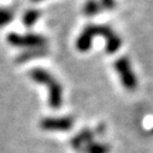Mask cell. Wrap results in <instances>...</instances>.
I'll use <instances>...</instances> for the list:
<instances>
[{
    "instance_id": "9",
    "label": "cell",
    "mask_w": 153,
    "mask_h": 153,
    "mask_svg": "<svg viewBox=\"0 0 153 153\" xmlns=\"http://www.w3.org/2000/svg\"><path fill=\"white\" fill-rule=\"evenodd\" d=\"M46 53H47V51H46L45 48H34V50H30V51H25V52H23V53L17 58V62H18V63H24V62H27V60H29V59L45 56Z\"/></svg>"
},
{
    "instance_id": "4",
    "label": "cell",
    "mask_w": 153,
    "mask_h": 153,
    "mask_svg": "<svg viewBox=\"0 0 153 153\" xmlns=\"http://www.w3.org/2000/svg\"><path fill=\"white\" fill-rule=\"evenodd\" d=\"M7 41L16 47H44L47 40L42 35L37 34H27V35H18L16 33H11L7 36Z\"/></svg>"
},
{
    "instance_id": "13",
    "label": "cell",
    "mask_w": 153,
    "mask_h": 153,
    "mask_svg": "<svg viewBox=\"0 0 153 153\" xmlns=\"http://www.w3.org/2000/svg\"><path fill=\"white\" fill-rule=\"evenodd\" d=\"M151 134H153V128H152V130H151Z\"/></svg>"
},
{
    "instance_id": "2",
    "label": "cell",
    "mask_w": 153,
    "mask_h": 153,
    "mask_svg": "<svg viewBox=\"0 0 153 153\" xmlns=\"http://www.w3.org/2000/svg\"><path fill=\"white\" fill-rule=\"evenodd\" d=\"M30 77L34 82L45 85L50 91L48 104L53 110H58L63 104V89L62 85L53 77V76L41 68H35L30 72Z\"/></svg>"
},
{
    "instance_id": "6",
    "label": "cell",
    "mask_w": 153,
    "mask_h": 153,
    "mask_svg": "<svg viewBox=\"0 0 153 153\" xmlns=\"http://www.w3.org/2000/svg\"><path fill=\"white\" fill-rule=\"evenodd\" d=\"M93 137H94V133L91 129L86 128L80 134H77L75 137H72V140L70 141V143H71V146H72V148L75 151L82 153L85 146L88 145L89 142H92L93 141Z\"/></svg>"
},
{
    "instance_id": "8",
    "label": "cell",
    "mask_w": 153,
    "mask_h": 153,
    "mask_svg": "<svg viewBox=\"0 0 153 153\" xmlns=\"http://www.w3.org/2000/svg\"><path fill=\"white\" fill-rule=\"evenodd\" d=\"M41 16V11L39 10H35V9H31V10H28L24 15H23V24L27 27V28H31L36 21L40 18Z\"/></svg>"
},
{
    "instance_id": "14",
    "label": "cell",
    "mask_w": 153,
    "mask_h": 153,
    "mask_svg": "<svg viewBox=\"0 0 153 153\" xmlns=\"http://www.w3.org/2000/svg\"><path fill=\"white\" fill-rule=\"evenodd\" d=\"M33 1H40V0H33Z\"/></svg>"
},
{
    "instance_id": "1",
    "label": "cell",
    "mask_w": 153,
    "mask_h": 153,
    "mask_svg": "<svg viewBox=\"0 0 153 153\" xmlns=\"http://www.w3.org/2000/svg\"><path fill=\"white\" fill-rule=\"evenodd\" d=\"M102 36L106 40V52L110 54L116 53L121 47V39L120 36L114 33L110 27L106 25H87L81 35L79 36L77 41H76V47L80 52H87L89 51L92 46V40L94 36Z\"/></svg>"
},
{
    "instance_id": "5",
    "label": "cell",
    "mask_w": 153,
    "mask_h": 153,
    "mask_svg": "<svg viewBox=\"0 0 153 153\" xmlns=\"http://www.w3.org/2000/svg\"><path fill=\"white\" fill-rule=\"evenodd\" d=\"M74 120L71 117H46L41 120L40 127L47 131H68L72 128Z\"/></svg>"
},
{
    "instance_id": "10",
    "label": "cell",
    "mask_w": 153,
    "mask_h": 153,
    "mask_svg": "<svg viewBox=\"0 0 153 153\" xmlns=\"http://www.w3.org/2000/svg\"><path fill=\"white\" fill-rule=\"evenodd\" d=\"M100 10H101V5L97 0H87V3L85 4L83 7V12L86 16H94L99 13Z\"/></svg>"
},
{
    "instance_id": "7",
    "label": "cell",
    "mask_w": 153,
    "mask_h": 153,
    "mask_svg": "<svg viewBox=\"0 0 153 153\" xmlns=\"http://www.w3.org/2000/svg\"><path fill=\"white\" fill-rule=\"evenodd\" d=\"M108 152H110V146L107 143L94 142V141L86 145L82 151V153H108Z\"/></svg>"
},
{
    "instance_id": "12",
    "label": "cell",
    "mask_w": 153,
    "mask_h": 153,
    "mask_svg": "<svg viewBox=\"0 0 153 153\" xmlns=\"http://www.w3.org/2000/svg\"><path fill=\"white\" fill-rule=\"evenodd\" d=\"M100 5H101V9L112 10V9H114V6H116V3H114V0H101Z\"/></svg>"
},
{
    "instance_id": "3",
    "label": "cell",
    "mask_w": 153,
    "mask_h": 153,
    "mask_svg": "<svg viewBox=\"0 0 153 153\" xmlns=\"http://www.w3.org/2000/svg\"><path fill=\"white\" fill-rule=\"evenodd\" d=\"M113 66L116 69L117 74L120 75L123 87L130 92L135 91L137 87V79H136V75L133 72L129 59L127 57H121L114 62Z\"/></svg>"
},
{
    "instance_id": "11",
    "label": "cell",
    "mask_w": 153,
    "mask_h": 153,
    "mask_svg": "<svg viewBox=\"0 0 153 153\" xmlns=\"http://www.w3.org/2000/svg\"><path fill=\"white\" fill-rule=\"evenodd\" d=\"M13 19V12L6 9H0V27L9 24Z\"/></svg>"
}]
</instances>
